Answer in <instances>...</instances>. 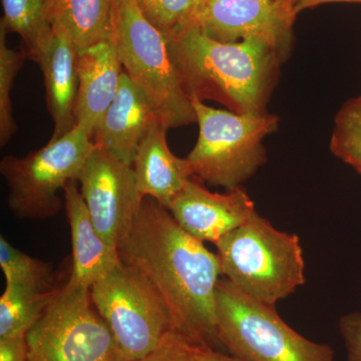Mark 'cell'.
I'll use <instances>...</instances> for the list:
<instances>
[{
	"instance_id": "26",
	"label": "cell",
	"mask_w": 361,
	"mask_h": 361,
	"mask_svg": "<svg viewBox=\"0 0 361 361\" xmlns=\"http://www.w3.org/2000/svg\"><path fill=\"white\" fill-rule=\"evenodd\" d=\"M339 330L345 345L348 361H361V312L342 316Z\"/></svg>"
},
{
	"instance_id": "17",
	"label": "cell",
	"mask_w": 361,
	"mask_h": 361,
	"mask_svg": "<svg viewBox=\"0 0 361 361\" xmlns=\"http://www.w3.org/2000/svg\"><path fill=\"white\" fill-rule=\"evenodd\" d=\"M167 130L161 123L149 130L137 148L133 169L142 198L149 197L168 209L194 177L187 159L175 156L169 148Z\"/></svg>"
},
{
	"instance_id": "5",
	"label": "cell",
	"mask_w": 361,
	"mask_h": 361,
	"mask_svg": "<svg viewBox=\"0 0 361 361\" xmlns=\"http://www.w3.org/2000/svg\"><path fill=\"white\" fill-rule=\"evenodd\" d=\"M191 101L199 126L198 140L186 158L193 177L227 191L240 188L267 161L263 140L277 130L279 118Z\"/></svg>"
},
{
	"instance_id": "19",
	"label": "cell",
	"mask_w": 361,
	"mask_h": 361,
	"mask_svg": "<svg viewBox=\"0 0 361 361\" xmlns=\"http://www.w3.org/2000/svg\"><path fill=\"white\" fill-rule=\"evenodd\" d=\"M59 288L6 284L0 297V338L25 336L58 295Z\"/></svg>"
},
{
	"instance_id": "9",
	"label": "cell",
	"mask_w": 361,
	"mask_h": 361,
	"mask_svg": "<svg viewBox=\"0 0 361 361\" xmlns=\"http://www.w3.org/2000/svg\"><path fill=\"white\" fill-rule=\"evenodd\" d=\"M90 291L126 361L151 355L174 330L158 292L133 266L121 263Z\"/></svg>"
},
{
	"instance_id": "12",
	"label": "cell",
	"mask_w": 361,
	"mask_h": 361,
	"mask_svg": "<svg viewBox=\"0 0 361 361\" xmlns=\"http://www.w3.org/2000/svg\"><path fill=\"white\" fill-rule=\"evenodd\" d=\"M168 210L185 231L214 244L243 225L256 211L255 204L241 188L213 193L195 178L175 197Z\"/></svg>"
},
{
	"instance_id": "8",
	"label": "cell",
	"mask_w": 361,
	"mask_h": 361,
	"mask_svg": "<svg viewBox=\"0 0 361 361\" xmlns=\"http://www.w3.org/2000/svg\"><path fill=\"white\" fill-rule=\"evenodd\" d=\"M27 361H126L90 288L66 282L25 336Z\"/></svg>"
},
{
	"instance_id": "11",
	"label": "cell",
	"mask_w": 361,
	"mask_h": 361,
	"mask_svg": "<svg viewBox=\"0 0 361 361\" xmlns=\"http://www.w3.org/2000/svg\"><path fill=\"white\" fill-rule=\"evenodd\" d=\"M295 18L290 7L276 0H207L200 27L221 42L267 40L287 56Z\"/></svg>"
},
{
	"instance_id": "28",
	"label": "cell",
	"mask_w": 361,
	"mask_h": 361,
	"mask_svg": "<svg viewBox=\"0 0 361 361\" xmlns=\"http://www.w3.org/2000/svg\"><path fill=\"white\" fill-rule=\"evenodd\" d=\"M189 343V342H188ZM190 353L194 361H243L229 353H224L206 346L192 345L189 343Z\"/></svg>"
},
{
	"instance_id": "1",
	"label": "cell",
	"mask_w": 361,
	"mask_h": 361,
	"mask_svg": "<svg viewBox=\"0 0 361 361\" xmlns=\"http://www.w3.org/2000/svg\"><path fill=\"white\" fill-rule=\"evenodd\" d=\"M118 253L153 285L176 332L192 345L223 348L216 311L219 257L185 231L166 207L144 198Z\"/></svg>"
},
{
	"instance_id": "23",
	"label": "cell",
	"mask_w": 361,
	"mask_h": 361,
	"mask_svg": "<svg viewBox=\"0 0 361 361\" xmlns=\"http://www.w3.org/2000/svg\"><path fill=\"white\" fill-rule=\"evenodd\" d=\"M0 267L6 284H27L54 288L52 266L33 258L11 245L4 235L0 236Z\"/></svg>"
},
{
	"instance_id": "7",
	"label": "cell",
	"mask_w": 361,
	"mask_h": 361,
	"mask_svg": "<svg viewBox=\"0 0 361 361\" xmlns=\"http://www.w3.org/2000/svg\"><path fill=\"white\" fill-rule=\"evenodd\" d=\"M96 148L92 135L77 125L71 132L25 157L7 155L0 173L8 188V207L20 220H44L58 215L63 202L59 192L78 180Z\"/></svg>"
},
{
	"instance_id": "22",
	"label": "cell",
	"mask_w": 361,
	"mask_h": 361,
	"mask_svg": "<svg viewBox=\"0 0 361 361\" xmlns=\"http://www.w3.org/2000/svg\"><path fill=\"white\" fill-rule=\"evenodd\" d=\"M330 151L361 175V96L349 99L337 113Z\"/></svg>"
},
{
	"instance_id": "16",
	"label": "cell",
	"mask_w": 361,
	"mask_h": 361,
	"mask_svg": "<svg viewBox=\"0 0 361 361\" xmlns=\"http://www.w3.org/2000/svg\"><path fill=\"white\" fill-rule=\"evenodd\" d=\"M77 183L71 180L63 189L73 249V268L68 282L90 289L122 260L118 251L108 245L97 232Z\"/></svg>"
},
{
	"instance_id": "3",
	"label": "cell",
	"mask_w": 361,
	"mask_h": 361,
	"mask_svg": "<svg viewBox=\"0 0 361 361\" xmlns=\"http://www.w3.org/2000/svg\"><path fill=\"white\" fill-rule=\"evenodd\" d=\"M215 246L223 276L258 302L275 307L305 283L299 237L279 231L256 211Z\"/></svg>"
},
{
	"instance_id": "20",
	"label": "cell",
	"mask_w": 361,
	"mask_h": 361,
	"mask_svg": "<svg viewBox=\"0 0 361 361\" xmlns=\"http://www.w3.org/2000/svg\"><path fill=\"white\" fill-rule=\"evenodd\" d=\"M0 26L20 35L28 59L37 61L52 33L54 0H1Z\"/></svg>"
},
{
	"instance_id": "15",
	"label": "cell",
	"mask_w": 361,
	"mask_h": 361,
	"mask_svg": "<svg viewBox=\"0 0 361 361\" xmlns=\"http://www.w3.org/2000/svg\"><path fill=\"white\" fill-rule=\"evenodd\" d=\"M77 54L65 27L54 23L51 39L35 61L44 75L47 110L54 122L52 140L63 137L77 126Z\"/></svg>"
},
{
	"instance_id": "2",
	"label": "cell",
	"mask_w": 361,
	"mask_h": 361,
	"mask_svg": "<svg viewBox=\"0 0 361 361\" xmlns=\"http://www.w3.org/2000/svg\"><path fill=\"white\" fill-rule=\"evenodd\" d=\"M167 39L190 99L219 102L237 114L266 113L286 59L276 45L260 39L221 42L200 26Z\"/></svg>"
},
{
	"instance_id": "4",
	"label": "cell",
	"mask_w": 361,
	"mask_h": 361,
	"mask_svg": "<svg viewBox=\"0 0 361 361\" xmlns=\"http://www.w3.org/2000/svg\"><path fill=\"white\" fill-rule=\"evenodd\" d=\"M111 40L123 71L142 90L166 129L197 123L167 37L145 18L137 0H116Z\"/></svg>"
},
{
	"instance_id": "18",
	"label": "cell",
	"mask_w": 361,
	"mask_h": 361,
	"mask_svg": "<svg viewBox=\"0 0 361 361\" xmlns=\"http://www.w3.org/2000/svg\"><path fill=\"white\" fill-rule=\"evenodd\" d=\"M116 0H59L54 23L65 27L77 51L111 39Z\"/></svg>"
},
{
	"instance_id": "14",
	"label": "cell",
	"mask_w": 361,
	"mask_h": 361,
	"mask_svg": "<svg viewBox=\"0 0 361 361\" xmlns=\"http://www.w3.org/2000/svg\"><path fill=\"white\" fill-rule=\"evenodd\" d=\"M77 70L75 125L92 137L115 99L125 71L111 40L78 51Z\"/></svg>"
},
{
	"instance_id": "27",
	"label": "cell",
	"mask_w": 361,
	"mask_h": 361,
	"mask_svg": "<svg viewBox=\"0 0 361 361\" xmlns=\"http://www.w3.org/2000/svg\"><path fill=\"white\" fill-rule=\"evenodd\" d=\"M28 348L25 336L0 338V361H27Z\"/></svg>"
},
{
	"instance_id": "29",
	"label": "cell",
	"mask_w": 361,
	"mask_h": 361,
	"mask_svg": "<svg viewBox=\"0 0 361 361\" xmlns=\"http://www.w3.org/2000/svg\"><path fill=\"white\" fill-rule=\"evenodd\" d=\"M330 2H356L361 4V0H295L293 4V13L295 16L301 11L307 8L322 6L324 4H330Z\"/></svg>"
},
{
	"instance_id": "21",
	"label": "cell",
	"mask_w": 361,
	"mask_h": 361,
	"mask_svg": "<svg viewBox=\"0 0 361 361\" xmlns=\"http://www.w3.org/2000/svg\"><path fill=\"white\" fill-rule=\"evenodd\" d=\"M140 11L167 39L200 26L207 0H137Z\"/></svg>"
},
{
	"instance_id": "25",
	"label": "cell",
	"mask_w": 361,
	"mask_h": 361,
	"mask_svg": "<svg viewBox=\"0 0 361 361\" xmlns=\"http://www.w3.org/2000/svg\"><path fill=\"white\" fill-rule=\"evenodd\" d=\"M137 361H194L189 343L175 330L171 331L151 355Z\"/></svg>"
},
{
	"instance_id": "31",
	"label": "cell",
	"mask_w": 361,
	"mask_h": 361,
	"mask_svg": "<svg viewBox=\"0 0 361 361\" xmlns=\"http://www.w3.org/2000/svg\"><path fill=\"white\" fill-rule=\"evenodd\" d=\"M59 2V0H54V7L56 6V4H58Z\"/></svg>"
},
{
	"instance_id": "30",
	"label": "cell",
	"mask_w": 361,
	"mask_h": 361,
	"mask_svg": "<svg viewBox=\"0 0 361 361\" xmlns=\"http://www.w3.org/2000/svg\"><path fill=\"white\" fill-rule=\"evenodd\" d=\"M277 2H279V4H284V6H287L290 7L292 11H293V4L295 0H276ZM295 14V13H294Z\"/></svg>"
},
{
	"instance_id": "13",
	"label": "cell",
	"mask_w": 361,
	"mask_h": 361,
	"mask_svg": "<svg viewBox=\"0 0 361 361\" xmlns=\"http://www.w3.org/2000/svg\"><path fill=\"white\" fill-rule=\"evenodd\" d=\"M161 123L142 90L123 71L113 104L92 134L97 147L133 166L137 148Z\"/></svg>"
},
{
	"instance_id": "10",
	"label": "cell",
	"mask_w": 361,
	"mask_h": 361,
	"mask_svg": "<svg viewBox=\"0 0 361 361\" xmlns=\"http://www.w3.org/2000/svg\"><path fill=\"white\" fill-rule=\"evenodd\" d=\"M78 182L97 232L108 245L120 250L144 200L137 191L133 166L96 146Z\"/></svg>"
},
{
	"instance_id": "6",
	"label": "cell",
	"mask_w": 361,
	"mask_h": 361,
	"mask_svg": "<svg viewBox=\"0 0 361 361\" xmlns=\"http://www.w3.org/2000/svg\"><path fill=\"white\" fill-rule=\"evenodd\" d=\"M218 336L230 355L243 361H334L329 344L300 336L266 305L221 278L216 290Z\"/></svg>"
},
{
	"instance_id": "24",
	"label": "cell",
	"mask_w": 361,
	"mask_h": 361,
	"mask_svg": "<svg viewBox=\"0 0 361 361\" xmlns=\"http://www.w3.org/2000/svg\"><path fill=\"white\" fill-rule=\"evenodd\" d=\"M6 32L0 26V146L4 147L18 130L14 120L11 90L14 80L27 58L25 51H16L6 44Z\"/></svg>"
}]
</instances>
